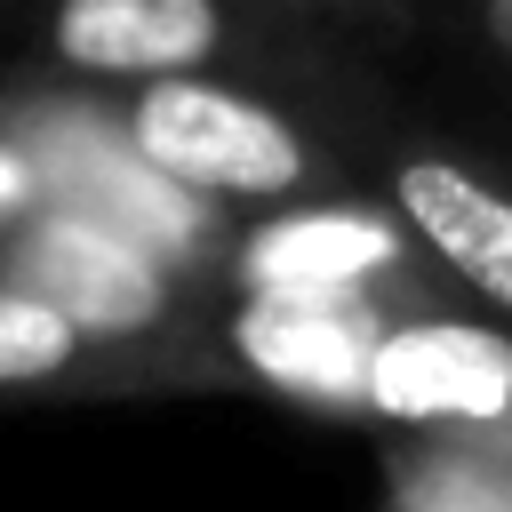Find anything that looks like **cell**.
Masks as SVG:
<instances>
[{
    "mask_svg": "<svg viewBox=\"0 0 512 512\" xmlns=\"http://www.w3.org/2000/svg\"><path fill=\"white\" fill-rule=\"evenodd\" d=\"M400 208L480 296L512 304V200L504 192H488L480 176H464L448 160H408L400 168Z\"/></svg>",
    "mask_w": 512,
    "mask_h": 512,
    "instance_id": "obj_6",
    "label": "cell"
},
{
    "mask_svg": "<svg viewBox=\"0 0 512 512\" xmlns=\"http://www.w3.org/2000/svg\"><path fill=\"white\" fill-rule=\"evenodd\" d=\"M136 152L200 192H288L304 176L296 128L208 80H152L136 104Z\"/></svg>",
    "mask_w": 512,
    "mask_h": 512,
    "instance_id": "obj_1",
    "label": "cell"
},
{
    "mask_svg": "<svg viewBox=\"0 0 512 512\" xmlns=\"http://www.w3.org/2000/svg\"><path fill=\"white\" fill-rule=\"evenodd\" d=\"M56 48L80 72H136L168 80L216 48V0H64Z\"/></svg>",
    "mask_w": 512,
    "mask_h": 512,
    "instance_id": "obj_4",
    "label": "cell"
},
{
    "mask_svg": "<svg viewBox=\"0 0 512 512\" xmlns=\"http://www.w3.org/2000/svg\"><path fill=\"white\" fill-rule=\"evenodd\" d=\"M488 32H496V48L512 56V0H488Z\"/></svg>",
    "mask_w": 512,
    "mask_h": 512,
    "instance_id": "obj_10",
    "label": "cell"
},
{
    "mask_svg": "<svg viewBox=\"0 0 512 512\" xmlns=\"http://www.w3.org/2000/svg\"><path fill=\"white\" fill-rule=\"evenodd\" d=\"M368 400L384 416H456V424H488L512 408V344L464 320H432V328H400L376 344L368 368Z\"/></svg>",
    "mask_w": 512,
    "mask_h": 512,
    "instance_id": "obj_3",
    "label": "cell"
},
{
    "mask_svg": "<svg viewBox=\"0 0 512 512\" xmlns=\"http://www.w3.org/2000/svg\"><path fill=\"white\" fill-rule=\"evenodd\" d=\"M16 272H24V288H32L40 304H56L80 336H136V328H152L160 304H168L160 264H152L136 240H120L112 224H88V216L40 224V232L24 240V256H16Z\"/></svg>",
    "mask_w": 512,
    "mask_h": 512,
    "instance_id": "obj_2",
    "label": "cell"
},
{
    "mask_svg": "<svg viewBox=\"0 0 512 512\" xmlns=\"http://www.w3.org/2000/svg\"><path fill=\"white\" fill-rule=\"evenodd\" d=\"M72 352H80V328L56 304H40L32 288H0V384L56 376Z\"/></svg>",
    "mask_w": 512,
    "mask_h": 512,
    "instance_id": "obj_8",
    "label": "cell"
},
{
    "mask_svg": "<svg viewBox=\"0 0 512 512\" xmlns=\"http://www.w3.org/2000/svg\"><path fill=\"white\" fill-rule=\"evenodd\" d=\"M232 344L288 392H368L376 368V344L328 296H256L232 320Z\"/></svg>",
    "mask_w": 512,
    "mask_h": 512,
    "instance_id": "obj_5",
    "label": "cell"
},
{
    "mask_svg": "<svg viewBox=\"0 0 512 512\" xmlns=\"http://www.w3.org/2000/svg\"><path fill=\"white\" fill-rule=\"evenodd\" d=\"M16 200H24V160L0 152V208H16Z\"/></svg>",
    "mask_w": 512,
    "mask_h": 512,
    "instance_id": "obj_9",
    "label": "cell"
},
{
    "mask_svg": "<svg viewBox=\"0 0 512 512\" xmlns=\"http://www.w3.org/2000/svg\"><path fill=\"white\" fill-rule=\"evenodd\" d=\"M376 264H392V232L368 216H280L240 248L256 296H336Z\"/></svg>",
    "mask_w": 512,
    "mask_h": 512,
    "instance_id": "obj_7",
    "label": "cell"
}]
</instances>
